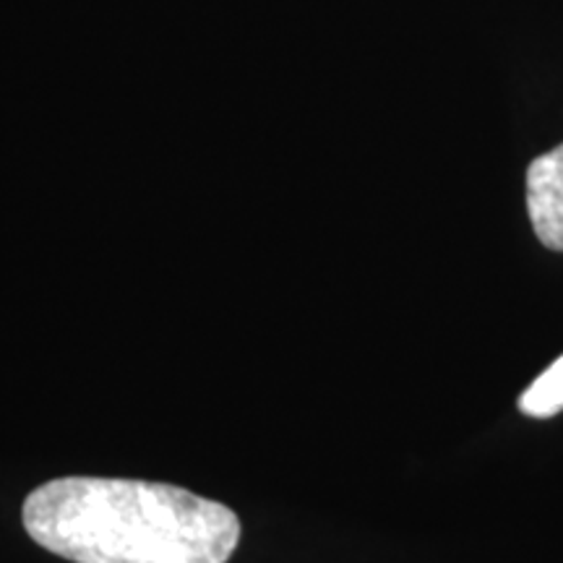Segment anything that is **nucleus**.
I'll use <instances>...</instances> for the list:
<instances>
[{"instance_id": "obj_1", "label": "nucleus", "mask_w": 563, "mask_h": 563, "mask_svg": "<svg viewBox=\"0 0 563 563\" xmlns=\"http://www.w3.org/2000/svg\"><path fill=\"white\" fill-rule=\"evenodd\" d=\"M34 543L74 563H228L241 522L228 506L165 483L60 477L26 498Z\"/></svg>"}, {"instance_id": "obj_2", "label": "nucleus", "mask_w": 563, "mask_h": 563, "mask_svg": "<svg viewBox=\"0 0 563 563\" xmlns=\"http://www.w3.org/2000/svg\"><path fill=\"white\" fill-rule=\"evenodd\" d=\"M527 211L540 243L563 251V144L527 170Z\"/></svg>"}, {"instance_id": "obj_3", "label": "nucleus", "mask_w": 563, "mask_h": 563, "mask_svg": "<svg viewBox=\"0 0 563 563\" xmlns=\"http://www.w3.org/2000/svg\"><path fill=\"white\" fill-rule=\"evenodd\" d=\"M519 410L540 420L563 412V355L519 397Z\"/></svg>"}]
</instances>
